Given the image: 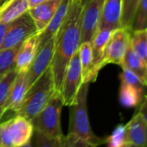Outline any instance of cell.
Masks as SVG:
<instances>
[{
  "mask_svg": "<svg viewBox=\"0 0 147 147\" xmlns=\"http://www.w3.org/2000/svg\"><path fill=\"white\" fill-rule=\"evenodd\" d=\"M146 33H147V28H146Z\"/></svg>",
  "mask_w": 147,
  "mask_h": 147,
  "instance_id": "cell-36",
  "label": "cell"
},
{
  "mask_svg": "<svg viewBox=\"0 0 147 147\" xmlns=\"http://www.w3.org/2000/svg\"><path fill=\"white\" fill-rule=\"evenodd\" d=\"M34 127L28 119L16 115L0 122V147H21L31 141Z\"/></svg>",
  "mask_w": 147,
  "mask_h": 147,
  "instance_id": "cell-5",
  "label": "cell"
},
{
  "mask_svg": "<svg viewBox=\"0 0 147 147\" xmlns=\"http://www.w3.org/2000/svg\"><path fill=\"white\" fill-rule=\"evenodd\" d=\"M125 138L128 144L138 147L147 145V122L138 112L125 125Z\"/></svg>",
  "mask_w": 147,
  "mask_h": 147,
  "instance_id": "cell-12",
  "label": "cell"
},
{
  "mask_svg": "<svg viewBox=\"0 0 147 147\" xmlns=\"http://www.w3.org/2000/svg\"><path fill=\"white\" fill-rule=\"evenodd\" d=\"M61 145L62 147H98L94 144L68 133L61 138Z\"/></svg>",
  "mask_w": 147,
  "mask_h": 147,
  "instance_id": "cell-29",
  "label": "cell"
},
{
  "mask_svg": "<svg viewBox=\"0 0 147 147\" xmlns=\"http://www.w3.org/2000/svg\"><path fill=\"white\" fill-rule=\"evenodd\" d=\"M121 1L120 28H124L131 31L133 18L139 0H121Z\"/></svg>",
  "mask_w": 147,
  "mask_h": 147,
  "instance_id": "cell-25",
  "label": "cell"
},
{
  "mask_svg": "<svg viewBox=\"0 0 147 147\" xmlns=\"http://www.w3.org/2000/svg\"><path fill=\"white\" fill-rule=\"evenodd\" d=\"M137 112H138L140 114H142V116L147 122V94L143 97L142 101L140 102V106Z\"/></svg>",
  "mask_w": 147,
  "mask_h": 147,
  "instance_id": "cell-31",
  "label": "cell"
},
{
  "mask_svg": "<svg viewBox=\"0 0 147 147\" xmlns=\"http://www.w3.org/2000/svg\"><path fill=\"white\" fill-rule=\"evenodd\" d=\"M39 33H35L24 40L17 54L15 67L18 72L27 71L38 49Z\"/></svg>",
  "mask_w": 147,
  "mask_h": 147,
  "instance_id": "cell-14",
  "label": "cell"
},
{
  "mask_svg": "<svg viewBox=\"0 0 147 147\" xmlns=\"http://www.w3.org/2000/svg\"><path fill=\"white\" fill-rule=\"evenodd\" d=\"M130 38L131 31L126 29L118 28L112 31L104 50V67L111 63L119 66L122 64Z\"/></svg>",
  "mask_w": 147,
  "mask_h": 147,
  "instance_id": "cell-8",
  "label": "cell"
},
{
  "mask_svg": "<svg viewBox=\"0 0 147 147\" xmlns=\"http://www.w3.org/2000/svg\"><path fill=\"white\" fill-rule=\"evenodd\" d=\"M83 13L81 43L93 41L99 26L105 0H82Z\"/></svg>",
  "mask_w": 147,
  "mask_h": 147,
  "instance_id": "cell-9",
  "label": "cell"
},
{
  "mask_svg": "<svg viewBox=\"0 0 147 147\" xmlns=\"http://www.w3.org/2000/svg\"><path fill=\"white\" fill-rule=\"evenodd\" d=\"M29 1V5H30V8H33L36 5H38L39 4L44 2V1H47V0H28Z\"/></svg>",
  "mask_w": 147,
  "mask_h": 147,
  "instance_id": "cell-33",
  "label": "cell"
},
{
  "mask_svg": "<svg viewBox=\"0 0 147 147\" xmlns=\"http://www.w3.org/2000/svg\"><path fill=\"white\" fill-rule=\"evenodd\" d=\"M125 147H138V146H134V145H131V144H127L125 145ZM142 147H147V145H146V146H142Z\"/></svg>",
  "mask_w": 147,
  "mask_h": 147,
  "instance_id": "cell-34",
  "label": "cell"
},
{
  "mask_svg": "<svg viewBox=\"0 0 147 147\" xmlns=\"http://www.w3.org/2000/svg\"><path fill=\"white\" fill-rule=\"evenodd\" d=\"M121 5V0H105L98 30L110 29L113 30L120 28Z\"/></svg>",
  "mask_w": 147,
  "mask_h": 147,
  "instance_id": "cell-15",
  "label": "cell"
},
{
  "mask_svg": "<svg viewBox=\"0 0 147 147\" xmlns=\"http://www.w3.org/2000/svg\"><path fill=\"white\" fill-rule=\"evenodd\" d=\"M147 28V0H139L131 24V31L145 30Z\"/></svg>",
  "mask_w": 147,
  "mask_h": 147,
  "instance_id": "cell-27",
  "label": "cell"
},
{
  "mask_svg": "<svg viewBox=\"0 0 147 147\" xmlns=\"http://www.w3.org/2000/svg\"><path fill=\"white\" fill-rule=\"evenodd\" d=\"M82 0H70L67 15L55 34V52L51 70L55 88L61 93L67 66L81 44L82 25Z\"/></svg>",
  "mask_w": 147,
  "mask_h": 147,
  "instance_id": "cell-1",
  "label": "cell"
},
{
  "mask_svg": "<svg viewBox=\"0 0 147 147\" xmlns=\"http://www.w3.org/2000/svg\"><path fill=\"white\" fill-rule=\"evenodd\" d=\"M120 66H125L134 72L140 78L144 87L147 86V67L135 53V51L131 48V42H129L128 44L126 52L123 59V62Z\"/></svg>",
  "mask_w": 147,
  "mask_h": 147,
  "instance_id": "cell-19",
  "label": "cell"
},
{
  "mask_svg": "<svg viewBox=\"0 0 147 147\" xmlns=\"http://www.w3.org/2000/svg\"><path fill=\"white\" fill-rule=\"evenodd\" d=\"M131 48L147 67V33L146 29L131 32Z\"/></svg>",
  "mask_w": 147,
  "mask_h": 147,
  "instance_id": "cell-23",
  "label": "cell"
},
{
  "mask_svg": "<svg viewBox=\"0 0 147 147\" xmlns=\"http://www.w3.org/2000/svg\"><path fill=\"white\" fill-rule=\"evenodd\" d=\"M144 88L122 83L119 89V102L125 107H135L140 104L143 99Z\"/></svg>",
  "mask_w": 147,
  "mask_h": 147,
  "instance_id": "cell-20",
  "label": "cell"
},
{
  "mask_svg": "<svg viewBox=\"0 0 147 147\" xmlns=\"http://www.w3.org/2000/svg\"><path fill=\"white\" fill-rule=\"evenodd\" d=\"M61 138L51 137L34 130L30 144L31 147H62Z\"/></svg>",
  "mask_w": 147,
  "mask_h": 147,
  "instance_id": "cell-26",
  "label": "cell"
},
{
  "mask_svg": "<svg viewBox=\"0 0 147 147\" xmlns=\"http://www.w3.org/2000/svg\"><path fill=\"white\" fill-rule=\"evenodd\" d=\"M27 91V71L19 72L11 86L5 105V113L8 111L16 113L19 108Z\"/></svg>",
  "mask_w": 147,
  "mask_h": 147,
  "instance_id": "cell-16",
  "label": "cell"
},
{
  "mask_svg": "<svg viewBox=\"0 0 147 147\" xmlns=\"http://www.w3.org/2000/svg\"><path fill=\"white\" fill-rule=\"evenodd\" d=\"M8 24H0V46H1L4 37H5V31L7 30Z\"/></svg>",
  "mask_w": 147,
  "mask_h": 147,
  "instance_id": "cell-32",
  "label": "cell"
},
{
  "mask_svg": "<svg viewBox=\"0 0 147 147\" xmlns=\"http://www.w3.org/2000/svg\"><path fill=\"white\" fill-rule=\"evenodd\" d=\"M69 3H70V0H61V2L57 9L55 14L52 18L51 21L49 22V24H48L46 29L42 33L39 34L38 49L40 47H42L48 40H49L50 38H52L55 36V34L57 33L60 26L61 25V24L67 15Z\"/></svg>",
  "mask_w": 147,
  "mask_h": 147,
  "instance_id": "cell-18",
  "label": "cell"
},
{
  "mask_svg": "<svg viewBox=\"0 0 147 147\" xmlns=\"http://www.w3.org/2000/svg\"><path fill=\"white\" fill-rule=\"evenodd\" d=\"M79 55L82 67V83H91L90 76L93 67V50L91 42H85L80 44Z\"/></svg>",
  "mask_w": 147,
  "mask_h": 147,
  "instance_id": "cell-21",
  "label": "cell"
},
{
  "mask_svg": "<svg viewBox=\"0 0 147 147\" xmlns=\"http://www.w3.org/2000/svg\"><path fill=\"white\" fill-rule=\"evenodd\" d=\"M107 147H125L127 144L125 138V125L119 124L113 131V132L107 137Z\"/></svg>",
  "mask_w": 147,
  "mask_h": 147,
  "instance_id": "cell-28",
  "label": "cell"
},
{
  "mask_svg": "<svg viewBox=\"0 0 147 147\" xmlns=\"http://www.w3.org/2000/svg\"><path fill=\"white\" fill-rule=\"evenodd\" d=\"M61 2V0H47L29 10V13L36 24L37 33L40 34L46 29Z\"/></svg>",
  "mask_w": 147,
  "mask_h": 147,
  "instance_id": "cell-13",
  "label": "cell"
},
{
  "mask_svg": "<svg viewBox=\"0 0 147 147\" xmlns=\"http://www.w3.org/2000/svg\"><path fill=\"white\" fill-rule=\"evenodd\" d=\"M18 71L16 67L10 70L5 76L0 77V122L5 113V105L9 97L11 86L18 75Z\"/></svg>",
  "mask_w": 147,
  "mask_h": 147,
  "instance_id": "cell-22",
  "label": "cell"
},
{
  "mask_svg": "<svg viewBox=\"0 0 147 147\" xmlns=\"http://www.w3.org/2000/svg\"><path fill=\"white\" fill-rule=\"evenodd\" d=\"M90 83H82L76 99L69 107L68 134L76 135L100 146L105 144L107 137H99L92 130L88 113V94Z\"/></svg>",
  "mask_w": 147,
  "mask_h": 147,
  "instance_id": "cell-2",
  "label": "cell"
},
{
  "mask_svg": "<svg viewBox=\"0 0 147 147\" xmlns=\"http://www.w3.org/2000/svg\"><path fill=\"white\" fill-rule=\"evenodd\" d=\"M63 106L61 93L55 91L46 107L30 119L34 130L51 137L61 138L63 133L61 126V113Z\"/></svg>",
  "mask_w": 147,
  "mask_h": 147,
  "instance_id": "cell-4",
  "label": "cell"
},
{
  "mask_svg": "<svg viewBox=\"0 0 147 147\" xmlns=\"http://www.w3.org/2000/svg\"><path fill=\"white\" fill-rule=\"evenodd\" d=\"M0 1H1V0H0Z\"/></svg>",
  "mask_w": 147,
  "mask_h": 147,
  "instance_id": "cell-37",
  "label": "cell"
},
{
  "mask_svg": "<svg viewBox=\"0 0 147 147\" xmlns=\"http://www.w3.org/2000/svg\"><path fill=\"white\" fill-rule=\"evenodd\" d=\"M30 10L28 0H1L0 24H8Z\"/></svg>",
  "mask_w": 147,
  "mask_h": 147,
  "instance_id": "cell-17",
  "label": "cell"
},
{
  "mask_svg": "<svg viewBox=\"0 0 147 147\" xmlns=\"http://www.w3.org/2000/svg\"><path fill=\"white\" fill-rule=\"evenodd\" d=\"M82 84V67L78 49L70 59L66 68L61 90V95L64 106L70 107L75 102Z\"/></svg>",
  "mask_w": 147,
  "mask_h": 147,
  "instance_id": "cell-6",
  "label": "cell"
},
{
  "mask_svg": "<svg viewBox=\"0 0 147 147\" xmlns=\"http://www.w3.org/2000/svg\"><path fill=\"white\" fill-rule=\"evenodd\" d=\"M21 44L11 49L0 50V77H2L6 73L15 67L17 54Z\"/></svg>",
  "mask_w": 147,
  "mask_h": 147,
  "instance_id": "cell-24",
  "label": "cell"
},
{
  "mask_svg": "<svg viewBox=\"0 0 147 147\" xmlns=\"http://www.w3.org/2000/svg\"><path fill=\"white\" fill-rule=\"evenodd\" d=\"M36 32V24L28 11L8 24L3 42L0 46V50L11 49L21 44L29 36Z\"/></svg>",
  "mask_w": 147,
  "mask_h": 147,
  "instance_id": "cell-7",
  "label": "cell"
},
{
  "mask_svg": "<svg viewBox=\"0 0 147 147\" xmlns=\"http://www.w3.org/2000/svg\"><path fill=\"white\" fill-rule=\"evenodd\" d=\"M55 36L48 40L37 49L36 56L27 70L28 89L39 79V77L50 67L55 52Z\"/></svg>",
  "mask_w": 147,
  "mask_h": 147,
  "instance_id": "cell-10",
  "label": "cell"
},
{
  "mask_svg": "<svg viewBox=\"0 0 147 147\" xmlns=\"http://www.w3.org/2000/svg\"><path fill=\"white\" fill-rule=\"evenodd\" d=\"M55 91L53 74L49 67L28 89L16 114L30 120L46 107Z\"/></svg>",
  "mask_w": 147,
  "mask_h": 147,
  "instance_id": "cell-3",
  "label": "cell"
},
{
  "mask_svg": "<svg viewBox=\"0 0 147 147\" xmlns=\"http://www.w3.org/2000/svg\"><path fill=\"white\" fill-rule=\"evenodd\" d=\"M21 147H31V144H30V143H29V144H25V145L21 146Z\"/></svg>",
  "mask_w": 147,
  "mask_h": 147,
  "instance_id": "cell-35",
  "label": "cell"
},
{
  "mask_svg": "<svg viewBox=\"0 0 147 147\" xmlns=\"http://www.w3.org/2000/svg\"><path fill=\"white\" fill-rule=\"evenodd\" d=\"M122 67V73L120 75V81L122 83L132 85L138 88H144V85L143 84L140 78L136 75L134 72L131 69L127 68L125 66H120Z\"/></svg>",
  "mask_w": 147,
  "mask_h": 147,
  "instance_id": "cell-30",
  "label": "cell"
},
{
  "mask_svg": "<svg viewBox=\"0 0 147 147\" xmlns=\"http://www.w3.org/2000/svg\"><path fill=\"white\" fill-rule=\"evenodd\" d=\"M110 29H100L98 30L93 41H92V50H93V67L90 76V82L96 81L100 70L104 67L103 57L106 44L112 33Z\"/></svg>",
  "mask_w": 147,
  "mask_h": 147,
  "instance_id": "cell-11",
  "label": "cell"
}]
</instances>
